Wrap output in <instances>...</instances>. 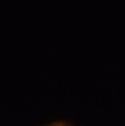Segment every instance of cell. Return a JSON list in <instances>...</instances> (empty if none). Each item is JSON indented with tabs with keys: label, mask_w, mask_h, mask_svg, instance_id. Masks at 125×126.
Segmentation results:
<instances>
[{
	"label": "cell",
	"mask_w": 125,
	"mask_h": 126,
	"mask_svg": "<svg viewBox=\"0 0 125 126\" xmlns=\"http://www.w3.org/2000/svg\"><path fill=\"white\" fill-rule=\"evenodd\" d=\"M47 126H71V125H68V124H63V122H54V124L47 125Z\"/></svg>",
	"instance_id": "obj_1"
}]
</instances>
